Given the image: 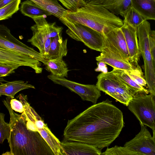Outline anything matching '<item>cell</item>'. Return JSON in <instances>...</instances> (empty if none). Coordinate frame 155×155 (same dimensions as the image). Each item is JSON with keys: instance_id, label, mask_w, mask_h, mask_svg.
I'll use <instances>...</instances> for the list:
<instances>
[{"instance_id": "obj_1", "label": "cell", "mask_w": 155, "mask_h": 155, "mask_svg": "<svg viewBox=\"0 0 155 155\" xmlns=\"http://www.w3.org/2000/svg\"><path fill=\"white\" fill-rule=\"evenodd\" d=\"M108 99L94 104L68 120L64 140L77 141L101 149L109 146L124 127L122 112Z\"/></svg>"}, {"instance_id": "obj_2", "label": "cell", "mask_w": 155, "mask_h": 155, "mask_svg": "<svg viewBox=\"0 0 155 155\" xmlns=\"http://www.w3.org/2000/svg\"><path fill=\"white\" fill-rule=\"evenodd\" d=\"M8 97L3 102L8 111L11 131L8 140L10 151L3 154L9 155H55L47 142L38 131L27 126L22 114L12 108Z\"/></svg>"}, {"instance_id": "obj_3", "label": "cell", "mask_w": 155, "mask_h": 155, "mask_svg": "<svg viewBox=\"0 0 155 155\" xmlns=\"http://www.w3.org/2000/svg\"><path fill=\"white\" fill-rule=\"evenodd\" d=\"M64 17L70 21L89 27L103 35L120 28L124 20L104 7L87 3L75 11L68 10Z\"/></svg>"}, {"instance_id": "obj_4", "label": "cell", "mask_w": 155, "mask_h": 155, "mask_svg": "<svg viewBox=\"0 0 155 155\" xmlns=\"http://www.w3.org/2000/svg\"><path fill=\"white\" fill-rule=\"evenodd\" d=\"M151 31L150 24L147 20L137 28L141 55L144 61L145 78L149 93L155 97V72L150 41Z\"/></svg>"}, {"instance_id": "obj_5", "label": "cell", "mask_w": 155, "mask_h": 155, "mask_svg": "<svg viewBox=\"0 0 155 155\" xmlns=\"http://www.w3.org/2000/svg\"><path fill=\"white\" fill-rule=\"evenodd\" d=\"M97 78L96 85L100 91L127 106L134 95L122 80L112 71L102 73Z\"/></svg>"}, {"instance_id": "obj_6", "label": "cell", "mask_w": 155, "mask_h": 155, "mask_svg": "<svg viewBox=\"0 0 155 155\" xmlns=\"http://www.w3.org/2000/svg\"><path fill=\"white\" fill-rule=\"evenodd\" d=\"M60 21L68 28L66 33L71 38L82 42L91 49L102 51L104 48L103 34L85 25L73 23L65 17Z\"/></svg>"}, {"instance_id": "obj_7", "label": "cell", "mask_w": 155, "mask_h": 155, "mask_svg": "<svg viewBox=\"0 0 155 155\" xmlns=\"http://www.w3.org/2000/svg\"><path fill=\"white\" fill-rule=\"evenodd\" d=\"M155 97L143 93L136 94L127 106L139 122L155 129Z\"/></svg>"}, {"instance_id": "obj_8", "label": "cell", "mask_w": 155, "mask_h": 155, "mask_svg": "<svg viewBox=\"0 0 155 155\" xmlns=\"http://www.w3.org/2000/svg\"><path fill=\"white\" fill-rule=\"evenodd\" d=\"M22 103L24 110L22 112L35 126L47 142L55 155H63L61 142L52 133L46 124L27 101V96L20 94L18 96Z\"/></svg>"}, {"instance_id": "obj_9", "label": "cell", "mask_w": 155, "mask_h": 155, "mask_svg": "<svg viewBox=\"0 0 155 155\" xmlns=\"http://www.w3.org/2000/svg\"><path fill=\"white\" fill-rule=\"evenodd\" d=\"M0 48L28 55L43 64L47 60L34 48L16 39L11 34L10 29L3 25H0Z\"/></svg>"}, {"instance_id": "obj_10", "label": "cell", "mask_w": 155, "mask_h": 155, "mask_svg": "<svg viewBox=\"0 0 155 155\" xmlns=\"http://www.w3.org/2000/svg\"><path fill=\"white\" fill-rule=\"evenodd\" d=\"M48 78L54 84L65 87L78 94L83 101L96 104L101 96V91L96 85L84 84L69 80L64 77H58L51 74Z\"/></svg>"}, {"instance_id": "obj_11", "label": "cell", "mask_w": 155, "mask_h": 155, "mask_svg": "<svg viewBox=\"0 0 155 155\" xmlns=\"http://www.w3.org/2000/svg\"><path fill=\"white\" fill-rule=\"evenodd\" d=\"M45 18L44 17H41L33 19L35 24L31 27L33 36L31 38L28 39L27 41L37 48L39 50V52L46 59L51 39L49 36L48 22Z\"/></svg>"}, {"instance_id": "obj_12", "label": "cell", "mask_w": 155, "mask_h": 155, "mask_svg": "<svg viewBox=\"0 0 155 155\" xmlns=\"http://www.w3.org/2000/svg\"><path fill=\"white\" fill-rule=\"evenodd\" d=\"M141 129L124 146L138 153L139 155H155V143L150 133L144 125L140 123Z\"/></svg>"}, {"instance_id": "obj_13", "label": "cell", "mask_w": 155, "mask_h": 155, "mask_svg": "<svg viewBox=\"0 0 155 155\" xmlns=\"http://www.w3.org/2000/svg\"><path fill=\"white\" fill-rule=\"evenodd\" d=\"M103 35L104 47L124 60L130 62L127 46L121 28L110 31Z\"/></svg>"}, {"instance_id": "obj_14", "label": "cell", "mask_w": 155, "mask_h": 155, "mask_svg": "<svg viewBox=\"0 0 155 155\" xmlns=\"http://www.w3.org/2000/svg\"><path fill=\"white\" fill-rule=\"evenodd\" d=\"M0 63L29 67L38 74L41 73L43 70L41 62L36 59L26 55L0 48Z\"/></svg>"}, {"instance_id": "obj_15", "label": "cell", "mask_w": 155, "mask_h": 155, "mask_svg": "<svg viewBox=\"0 0 155 155\" xmlns=\"http://www.w3.org/2000/svg\"><path fill=\"white\" fill-rule=\"evenodd\" d=\"M121 28L124 34L130 58V62L137 66L141 55L138 39L137 28L124 19Z\"/></svg>"}, {"instance_id": "obj_16", "label": "cell", "mask_w": 155, "mask_h": 155, "mask_svg": "<svg viewBox=\"0 0 155 155\" xmlns=\"http://www.w3.org/2000/svg\"><path fill=\"white\" fill-rule=\"evenodd\" d=\"M63 155H101V149L85 143L63 140L61 142Z\"/></svg>"}, {"instance_id": "obj_17", "label": "cell", "mask_w": 155, "mask_h": 155, "mask_svg": "<svg viewBox=\"0 0 155 155\" xmlns=\"http://www.w3.org/2000/svg\"><path fill=\"white\" fill-rule=\"evenodd\" d=\"M101 52L100 55L96 58V60L107 64L114 68L129 71L135 69L137 67L122 59L105 47Z\"/></svg>"}, {"instance_id": "obj_18", "label": "cell", "mask_w": 155, "mask_h": 155, "mask_svg": "<svg viewBox=\"0 0 155 155\" xmlns=\"http://www.w3.org/2000/svg\"><path fill=\"white\" fill-rule=\"evenodd\" d=\"M132 0H86L87 3L101 5L115 14L124 18Z\"/></svg>"}, {"instance_id": "obj_19", "label": "cell", "mask_w": 155, "mask_h": 155, "mask_svg": "<svg viewBox=\"0 0 155 155\" xmlns=\"http://www.w3.org/2000/svg\"><path fill=\"white\" fill-rule=\"evenodd\" d=\"M35 89V86L28 83V81L16 80L11 81H5V83L0 81V96H6L11 98H14L15 94L21 90Z\"/></svg>"}, {"instance_id": "obj_20", "label": "cell", "mask_w": 155, "mask_h": 155, "mask_svg": "<svg viewBox=\"0 0 155 155\" xmlns=\"http://www.w3.org/2000/svg\"><path fill=\"white\" fill-rule=\"evenodd\" d=\"M51 41L47 59H62L68 53L67 39L64 40L62 33L51 38Z\"/></svg>"}, {"instance_id": "obj_21", "label": "cell", "mask_w": 155, "mask_h": 155, "mask_svg": "<svg viewBox=\"0 0 155 155\" xmlns=\"http://www.w3.org/2000/svg\"><path fill=\"white\" fill-rule=\"evenodd\" d=\"M131 5L145 20H155V0H132Z\"/></svg>"}, {"instance_id": "obj_22", "label": "cell", "mask_w": 155, "mask_h": 155, "mask_svg": "<svg viewBox=\"0 0 155 155\" xmlns=\"http://www.w3.org/2000/svg\"><path fill=\"white\" fill-rule=\"evenodd\" d=\"M21 13L25 16L33 19L37 18L52 15L31 0H26L23 2L20 7Z\"/></svg>"}, {"instance_id": "obj_23", "label": "cell", "mask_w": 155, "mask_h": 155, "mask_svg": "<svg viewBox=\"0 0 155 155\" xmlns=\"http://www.w3.org/2000/svg\"><path fill=\"white\" fill-rule=\"evenodd\" d=\"M45 69L51 74L58 77H67L69 71L62 59H47L44 63Z\"/></svg>"}, {"instance_id": "obj_24", "label": "cell", "mask_w": 155, "mask_h": 155, "mask_svg": "<svg viewBox=\"0 0 155 155\" xmlns=\"http://www.w3.org/2000/svg\"><path fill=\"white\" fill-rule=\"evenodd\" d=\"M58 18L61 20L65 16L68 11L62 7L58 0H30Z\"/></svg>"}, {"instance_id": "obj_25", "label": "cell", "mask_w": 155, "mask_h": 155, "mask_svg": "<svg viewBox=\"0 0 155 155\" xmlns=\"http://www.w3.org/2000/svg\"><path fill=\"white\" fill-rule=\"evenodd\" d=\"M111 71L129 87L134 96L139 93H145L147 94L149 93L148 90L144 88L143 86L138 84L132 80L126 71L114 68Z\"/></svg>"}, {"instance_id": "obj_26", "label": "cell", "mask_w": 155, "mask_h": 155, "mask_svg": "<svg viewBox=\"0 0 155 155\" xmlns=\"http://www.w3.org/2000/svg\"><path fill=\"white\" fill-rule=\"evenodd\" d=\"M124 18L130 25L136 28L145 20L140 14L131 5L127 9Z\"/></svg>"}, {"instance_id": "obj_27", "label": "cell", "mask_w": 155, "mask_h": 155, "mask_svg": "<svg viewBox=\"0 0 155 155\" xmlns=\"http://www.w3.org/2000/svg\"><path fill=\"white\" fill-rule=\"evenodd\" d=\"M21 0H13L10 3L0 8V20H6L11 18L19 9Z\"/></svg>"}, {"instance_id": "obj_28", "label": "cell", "mask_w": 155, "mask_h": 155, "mask_svg": "<svg viewBox=\"0 0 155 155\" xmlns=\"http://www.w3.org/2000/svg\"><path fill=\"white\" fill-rule=\"evenodd\" d=\"M101 155H139L137 152L129 148L115 146L111 148H107Z\"/></svg>"}, {"instance_id": "obj_29", "label": "cell", "mask_w": 155, "mask_h": 155, "mask_svg": "<svg viewBox=\"0 0 155 155\" xmlns=\"http://www.w3.org/2000/svg\"><path fill=\"white\" fill-rule=\"evenodd\" d=\"M5 114L0 113V143H3L4 140H8L10 137L11 129L9 123L4 120Z\"/></svg>"}, {"instance_id": "obj_30", "label": "cell", "mask_w": 155, "mask_h": 155, "mask_svg": "<svg viewBox=\"0 0 155 155\" xmlns=\"http://www.w3.org/2000/svg\"><path fill=\"white\" fill-rule=\"evenodd\" d=\"M130 77L138 84L144 86L147 84V82L143 76L141 69L139 65L134 70L127 71Z\"/></svg>"}, {"instance_id": "obj_31", "label": "cell", "mask_w": 155, "mask_h": 155, "mask_svg": "<svg viewBox=\"0 0 155 155\" xmlns=\"http://www.w3.org/2000/svg\"><path fill=\"white\" fill-rule=\"evenodd\" d=\"M68 10L75 11L85 5L86 0H58Z\"/></svg>"}, {"instance_id": "obj_32", "label": "cell", "mask_w": 155, "mask_h": 155, "mask_svg": "<svg viewBox=\"0 0 155 155\" xmlns=\"http://www.w3.org/2000/svg\"><path fill=\"white\" fill-rule=\"evenodd\" d=\"M19 67L17 65L0 63V78L8 76L15 73V70Z\"/></svg>"}, {"instance_id": "obj_33", "label": "cell", "mask_w": 155, "mask_h": 155, "mask_svg": "<svg viewBox=\"0 0 155 155\" xmlns=\"http://www.w3.org/2000/svg\"><path fill=\"white\" fill-rule=\"evenodd\" d=\"M10 103L12 108L15 111L22 113L24 110L22 103L15 99H10Z\"/></svg>"}, {"instance_id": "obj_34", "label": "cell", "mask_w": 155, "mask_h": 155, "mask_svg": "<svg viewBox=\"0 0 155 155\" xmlns=\"http://www.w3.org/2000/svg\"><path fill=\"white\" fill-rule=\"evenodd\" d=\"M150 47L155 72V31L151 30L150 34Z\"/></svg>"}, {"instance_id": "obj_35", "label": "cell", "mask_w": 155, "mask_h": 155, "mask_svg": "<svg viewBox=\"0 0 155 155\" xmlns=\"http://www.w3.org/2000/svg\"><path fill=\"white\" fill-rule=\"evenodd\" d=\"M13 0H0V8L11 2Z\"/></svg>"}, {"instance_id": "obj_36", "label": "cell", "mask_w": 155, "mask_h": 155, "mask_svg": "<svg viewBox=\"0 0 155 155\" xmlns=\"http://www.w3.org/2000/svg\"><path fill=\"white\" fill-rule=\"evenodd\" d=\"M152 130L153 133V136H152V137L154 142L155 143V129H153Z\"/></svg>"}, {"instance_id": "obj_37", "label": "cell", "mask_w": 155, "mask_h": 155, "mask_svg": "<svg viewBox=\"0 0 155 155\" xmlns=\"http://www.w3.org/2000/svg\"></svg>"}]
</instances>
